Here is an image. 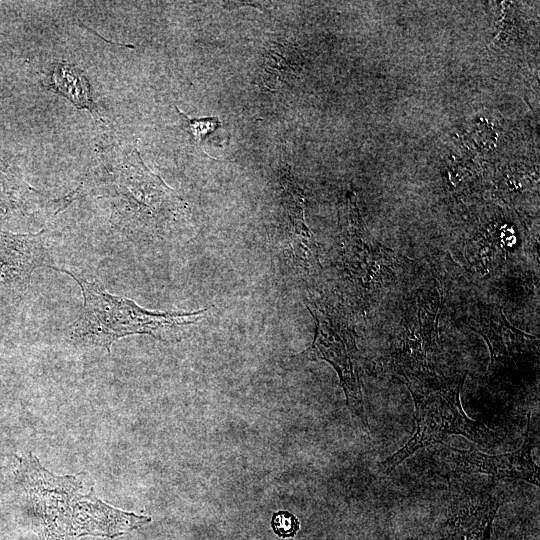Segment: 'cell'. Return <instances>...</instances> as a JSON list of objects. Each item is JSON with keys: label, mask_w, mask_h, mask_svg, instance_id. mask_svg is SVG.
I'll list each match as a JSON object with an SVG mask.
<instances>
[{"label": "cell", "mask_w": 540, "mask_h": 540, "mask_svg": "<svg viewBox=\"0 0 540 540\" xmlns=\"http://www.w3.org/2000/svg\"><path fill=\"white\" fill-rule=\"evenodd\" d=\"M15 458L14 476L36 520L41 540L113 538L151 521L149 516L120 510L98 498L86 472L56 475L32 453Z\"/></svg>", "instance_id": "1"}, {"label": "cell", "mask_w": 540, "mask_h": 540, "mask_svg": "<svg viewBox=\"0 0 540 540\" xmlns=\"http://www.w3.org/2000/svg\"><path fill=\"white\" fill-rule=\"evenodd\" d=\"M46 85L53 92L68 99L76 108L86 109L102 120L92 98L88 78L75 64L66 61L53 62L49 68Z\"/></svg>", "instance_id": "10"}, {"label": "cell", "mask_w": 540, "mask_h": 540, "mask_svg": "<svg viewBox=\"0 0 540 540\" xmlns=\"http://www.w3.org/2000/svg\"><path fill=\"white\" fill-rule=\"evenodd\" d=\"M415 405L416 429L412 437L381 463L389 475L417 450L441 442L448 435H461L482 446L497 442V433L464 412L460 391L465 375L448 378L431 361L399 370Z\"/></svg>", "instance_id": "3"}, {"label": "cell", "mask_w": 540, "mask_h": 540, "mask_svg": "<svg viewBox=\"0 0 540 540\" xmlns=\"http://www.w3.org/2000/svg\"><path fill=\"white\" fill-rule=\"evenodd\" d=\"M71 276L82 291L84 304L78 318L67 328L68 339L76 345L103 347L110 354L112 344L123 337L147 334L163 340L164 332L194 324L206 309L194 312H152L134 301L115 296L97 281H87L73 272L49 266Z\"/></svg>", "instance_id": "4"}, {"label": "cell", "mask_w": 540, "mask_h": 540, "mask_svg": "<svg viewBox=\"0 0 540 540\" xmlns=\"http://www.w3.org/2000/svg\"><path fill=\"white\" fill-rule=\"evenodd\" d=\"M176 110L185 120V125L190 134L191 140L198 147L201 146V142L206 136L222 126L221 121L216 116L192 119L189 118L184 112L179 110L178 107H176Z\"/></svg>", "instance_id": "12"}, {"label": "cell", "mask_w": 540, "mask_h": 540, "mask_svg": "<svg viewBox=\"0 0 540 540\" xmlns=\"http://www.w3.org/2000/svg\"><path fill=\"white\" fill-rule=\"evenodd\" d=\"M316 326L312 344L295 357L324 360L338 374L346 402L363 425L368 426L358 368V349L346 320L334 309L317 302L306 304Z\"/></svg>", "instance_id": "5"}, {"label": "cell", "mask_w": 540, "mask_h": 540, "mask_svg": "<svg viewBox=\"0 0 540 540\" xmlns=\"http://www.w3.org/2000/svg\"><path fill=\"white\" fill-rule=\"evenodd\" d=\"M530 414L522 446L499 455L475 450L445 448L446 458L455 470L468 474H486L497 478L520 479L539 486V468L532 458L533 439L530 433Z\"/></svg>", "instance_id": "6"}, {"label": "cell", "mask_w": 540, "mask_h": 540, "mask_svg": "<svg viewBox=\"0 0 540 540\" xmlns=\"http://www.w3.org/2000/svg\"><path fill=\"white\" fill-rule=\"evenodd\" d=\"M505 501L487 491H461L448 508L438 540H490L495 515Z\"/></svg>", "instance_id": "7"}, {"label": "cell", "mask_w": 540, "mask_h": 540, "mask_svg": "<svg viewBox=\"0 0 540 540\" xmlns=\"http://www.w3.org/2000/svg\"><path fill=\"white\" fill-rule=\"evenodd\" d=\"M100 159L95 183L100 197L110 204V223L130 240L165 235L179 217L183 202L145 166L137 141L107 145Z\"/></svg>", "instance_id": "2"}, {"label": "cell", "mask_w": 540, "mask_h": 540, "mask_svg": "<svg viewBox=\"0 0 540 540\" xmlns=\"http://www.w3.org/2000/svg\"><path fill=\"white\" fill-rule=\"evenodd\" d=\"M45 231L15 234L0 231V285L8 289L23 290L33 271L49 267Z\"/></svg>", "instance_id": "8"}, {"label": "cell", "mask_w": 540, "mask_h": 540, "mask_svg": "<svg viewBox=\"0 0 540 540\" xmlns=\"http://www.w3.org/2000/svg\"><path fill=\"white\" fill-rule=\"evenodd\" d=\"M476 324L473 329L486 340L493 366L538 351V340L511 326L499 308L479 310Z\"/></svg>", "instance_id": "9"}, {"label": "cell", "mask_w": 540, "mask_h": 540, "mask_svg": "<svg viewBox=\"0 0 540 540\" xmlns=\"http://www.w3.org/2000/svg\"><path fill=\"white\" fill-rule=\"evenodd\" d=\"M35 192L24 181L0 171V215L23 210L30 201V194Z\"/></svg>", "instance_id": "11"}, {"label": "cell", "mask_w": 540, "mask_h": 540, "mask_svg": "<svg viewBox=\"0 0 540 540\" xmlns=\"http://www.w3.org/2000/svg\"><path fill=\"white\" fill-rule=\"evenodd\" d=\"M273 532L281 538L294 537L300 529L298 518L288 511L274 512L271 519Z\"/></svg>", "instance_id": "13"}]
</instances>
